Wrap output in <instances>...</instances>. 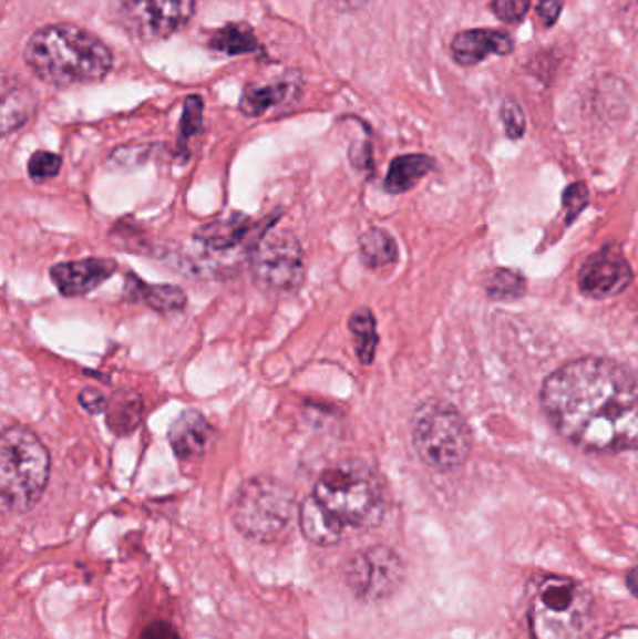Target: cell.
<instances>
[{
    "instance_id": "836d02e7",
    "label": "cell",
    "mask_w": 638,
    "mask_h": 639,
    "mask_svg": "<svg viewBox=\"0 0 638 639\" xmlns=\"http://www.w3.org/2000/svg\"><path fill=\"white\" fill-rule=\"evenodd\" d=\"M138 639H181V636L169 622L156 621L152 622L151 627H146L145 632L141 633Z\"/></svg>"
},
{
    "instance_id": "8fae6325",
    "label": "cell",
    "mask_w": 638,
    "mask_h": 639,
    "mask_svg": "<svg viewBox=\"0 0 638 639\" xmlns=\"http://www.w3.org/2000/svg\"><path fill=\"white\" fill-rule=\"evenodd\" d=\"M632 281L631 266L618 246L603 247L591 255L578 271L580 292L594 299L613 298Z\"/></svg>"
},
{
    "instance_id": "8992f818",
    "label": "cell",
    "mask_w": 638,
    "mask_h": 639,
    "mask_svg": "<svg viewBox=\"0 0 638 639\" xmlns=\"http://www.w3.org/2000/svg\"><path fill=\"white\" fill-rule=\"evenodd\" d=\"M298 502L289 484L270 475H257L241 483L230 503L236 529L254 543L281 540L298 516Z\"/></svg>"
},
{
    "instance_id": "5bb4252c",
    "label": "cell",
    "mask_w": 638,
    "mask_h": 639,
    "mask_svg": "<svg viewBox=\"0 0 638 639\" xmlns=\"http://www.w3.org/2000/svg\"><path fill=\"white\" fill-rule=\"evenodd\" d=\"M214 437H216L214 426L197 410L182 412L175 419V423L171 424V447L181 461H193L203 456L214 442Z\"/></svg>"
},
{
    "instance_id": "ac0fdd59",
    "label": "cell",
    "mask_w": 638,
    "mask_h": 639,
    "mask_svg": "<svg viewBox=\"0 0 638 639\" xmlns=\"http://www.w3.org/2000/svg\"><path fill=\"white\" fill-rule=\"evenodd\" d=\"M251 225H254L251 219H247L241 214H235L227 219H219L200 228L199 233L195 234V239L212 251H227V249L240 246L251 230Z\"/></svg>"
},
{
    "instance_id": "9a60e30c",
    "label": "cell",
    "mask_w": 638,
    "mask_h": 639,
    "mask_svg": "<svg viewBox=\"0 0 638 639\" xmlns=\"http://www.w3.org/2000/svg\"><path fill=\"white\" fill-rule=\"evenodd\" d=\"M298 524L303 537L317 546H336L343 538V529L347 527L313 494L300 503Z\"/></svg>"
},
{
    "instance_id": "f1b7e54d",
    "label": "cell",
    "mask_w": 638,
    "mask_h": 639,
    "mask_svg": "<svg viewBox=\"0 0 638 639\" xmlns=\"http://www.w3.org/2000/svg\"><path fill=\"white\" fill-rule=\"evenodd\" d=\"M502 122L506 127L507 137L521 138L526 130V118H524L523 109L512 97H506L501 107Z\"/></svg>"
},
{
    "instance_id": "7402d4cb",
    "label": "cell",
    "mask_w": 638,
    "mask_h": 639,
    "mask_svg": "<svg viewBox=\"0 0 638 639\" xmlns=\"http://www.w3.org/2000/svg\"><path fill=\"white\" fill-rule=\"evenodd\" d=\"M349 331L354 342L356 358L362 364L373 363L379 347V333H377V318L368 307L358 309L349 318Z\"/></svg>"
},
{
    "instance_id": "30bf717a",
    "label": "cell",
    "mask_w": 638,
    "mask_h": 639,
    "mask_svg": "<svg viewBox=\"0 0 638 639\" xmlns=\"http://www.w3.org/2000/svg\"><path fill=\"white\" fill-rule=\"evenodd\" d=\"M195 13V0H121V18L133 38L154 43L184 29Z\"/></svg>"
},
{
    "instance_id": "6da1fadb",
    "label": "cell",
    "mask_w": 638,
    "mask_h": 639,
    "mask_svg": "<svg viewBox=\"0 0 638 639\" xmlns=\"http://www.w3.org/2000/svg\"><path fill=\"white\" fill-rule=\"evenodd\" d=\"M542 406L560 436L594 453L638 449V374L605 358L575 359L545 380Z\"/></svg>"
},
{
    "instance_id": "1f68e13d",
    "label": "cell",
    "mask_w": 638,
    "mask_h": 639,
    "mask_svg": "<svg viewBox=\"0 0 638 639\" xmlns=\"http://www.w3.org/2000/svg\"><path fill=\"white\" fill-rule=\"evenodd\" d=\"M79 402L89 413H105L109 399L97 389H83L79 394Z\"/></svg>"
},
{
    "instance_id": "44dd1931",
    "label": "cell",
    "mask_w": 638,
    "mask_h": 639,
    "mask_svg": "<svg viewBox=\"0 0 638 639\" xmlns=\"http://www.w3.org/2000/svg\"><path fill=\"white\" fill-rule=\"evenodd\" d=\"M290 90H292V86L289 83H285V81H279V83L247 84L246 89H244V94H241L240 111L246 116H260L266 111H270V109L287 102Z\"/></svg>"
},
{
    "instance_id": "83f0119b",
    "label": "cell",
    "mask_w": 638,
    "mask_h": 639,
    "mask_svg": "<svg viewBox=\"0 0 638 639\" xmlns=\"http://www.w3.org/2000/svg\"><path fill=\"white\" fill-rule=\"evenodd\" d=\"M531 2L532 0H493L491 8L502 23L517 24L526 18Z\"/></svg>"
},
{
    "instance_id": "4316f807",
    "label": "cell",
    "mask_w": 638,
    "mask_h": 639,
    "mask_svg": "<svg viewBox=\"0 0 638 639\" xmlns=\"http://www.w3.org/2000/svg\"><path fill=\"white\" fill-rule=\"evenodd\" d=\"M61 167L62 157L59 154H53V152H48V150H38L29 159L27 171H29V176L37 184H42V182H48V179L54 178L56 174L61 173Z\"/></svg>"
},
{
    "instance_id": "e0dca14e",
    "label": "cell",
    "mask_w": 638,
    "mask_h": 639,
    "mask_svg": "<svg viewBox=\"0 0 638 639\" xmlns=\"http://www.w3.org/2000/svg\"><path fill=\"white\" fill-rule=\"evenodd\" d=\"M145 404L141 394L135 393L132 389H122L116 391L107 402L105 419H107L109 431L116 436H127L132 434L143 419Z\"/></svg>"
},
{
    "instance_id": "52a82bcc",
    "label": "cell",
    "mask_w": 638,
    "mask_h": 639,
    "mask_svg": "<svg viewBox=\"0 0 638 639\" xmlns=\"http://www.w3.org/2000/svg\"><path fill=\"white\" fill-rule=\"evenodd\" d=\"M412 447L425 466L452 472L463 466L472 449V432L457 408L431 399L415 408L410 419Z\"/></svg>"
},
{
    "instance_id": "5b68a950",
    "label": "cell",
    "mask_w": 638,
    "mask_h": 639,
    "mask_svg": "<svg viewBox=\"0 0 638 639\" xmlns=\"http://www.w3.org/2000/svg\"><path fill=\"white\" fill-rule=\"evenodd\" d=\"M534 639H590L596 627L594 597L580 581L547 576L531 598Z\"/></svg>"
},
{
    "instance_id": "7c38bea8",
    "label": "cell",
    "mask_w": 638,
    "mask_h": 639,
    "mask_svg": "<svg viewBox=\"0 0 638 639\" xmlns=\"http://www.w3.org/2000/svg\"><path fill=\"white\" fill-rule=\"evenodd\" d=\"M116 262L111 258H83L75 262L56 264L51 268V281L66 298L94 292L115 276Z\"/></svg>"
},
{
    "instance_id": "7a4b0ae2",
    "label": "cell",
    "mask_w": 638,
    "mask_h": 639,
    "mask_svg": "<svg viewBox=\"0 0 638 639\" xmlns=\"http://www.w3.org/2000/svg\"><path fill=\"white\" fill-rule=\"evenodd\" d=\"M24 60L45 83L73 86L107 78L115 56L89 30L72 23H54L45 24L29 38Z\"/></svg>"
},
{
    "instance_id": "f546056e",
    "label": "cell",
    "mask_w": 638,
    "mask_h": 639,
    "mask_svg": "<svg viewBox=\"0 0 638 639\" xmlns=\"http://www.w3.org/2000/svg\"><path fill=\"white\" fill-rule=\"evenodd\" d=\"M588 204V189L585 184H573L564 193V208H566L567 221L572 223L575 217L586 208Z\"/></svg>"
},
{
    "instance_id": "d6986e66",
    "label": "cell",
    "mask_w": 638,
    "mask_h": 639,
    "mask_svg": "<svg viewBox=\"0 0 638 639\" xmlns=\"http://www.w3.org/2000/svg\"><path fill=\"white\" fill-rule=\"evenodd\" d=\"M433 168V159L423 156V154H407V156L395 157L390 163V168L385 174L384 189L392 195L410 192Z\"/></svg>"
},
{
    "instance_id": "ffe728a7",
    "label": "cell",
    "mask_w": 638,
    "mask_h": 639,
    "mask_svg": "<svg viewBox=\"0 0 638 639\" xmlns=\"http://www.w3.org/2000/svg\"><path fill=\"white\" fill-rule=\"evenodd\" d=\"M358 251L369 269H380L398 262L399 247L392 234L382 228H369L358 239Z\"/></svg>"
},
{
    "instance_id": "e575fe53",
    "label": "cell",
    "mask_w": 638,
    "mask_h": 639,
    "mask_svg": "<svg viewBox=\"0 0 638 639\" xmlns=\"http://www.w3.org/2000/svg\"><path fill=\"white\" fill-rule=\"evenodd\" d=\"M627 589L638 598V567L631 568L627 573Z\"/></svg>"
},
{
    "instance_id": "9c48e42d",
    "label": "cell",
    "mask_w": 638,
    "mask_h": 639,
    "mask_svg": "<svg viewBox=\"0 0 638 639\" xmlns=\"http://www.w3.org/2000/svg\"><path fill=\"white\" fill-rule=\"evenodd\" d=\"M404 563L388 546L356 552L344 565V584L362 602H382L393 597L404 581Z\"/></svg>"
},
{
    "instance_id": "484cf974",
    "label": "cell",
    "mask_w": 638,
    "mask_h": 639,
    "mask_svg": "<svg viewBox=\"0 0 638 639\" xmlns=\"http://www.w3.org/2000/svg\"><path fill=\"white\" fill-rule=\"evenodd\" d=\"M203 100L199 96L186 97L182 111L181 130H178V146L187 148V143L203 132Z\"/></svg>"
},
{
    "instance_id": "d6a6232c",
    "label": "cell",
    "mask_w": 638,
    "mask_h": 639,
    "mask_svg": "<svg viewBox=\"0 0 638 639\" xmlns=\"http://www.w3.org/2000/svg\"><path fill=\"white\" fill-rule=\"evenodd\" d=\"M350 159L354 163L356 168L360 171H368V168L373 167V156H371V144L366 141V143H356L352 146V152H350Z\"/></svg>"
},
{
    "instance_id": "277c9868",
    "label": "cell",
    "mask_w": 638,
    "mask_h": 639,
    "mask_svg": "<svg viewBox=\"0 0 638 639\" xmlns=\"http://www.w3.org/2000/svg\"><path fill=\"white\" fill-rule=\"evenodd\" d=\"M51 454L42 440L23 424H12L0 436V503L4 513L24 514L37 507L48 488Z\"/></svg>"
},
{
    "instance_id": "cb8c5ba5",
    "label": "cell",
    "mask_w": 638,
    "mask_h": 639,
    "mask_svg": "<svg viewBox=\"0 0 638 639\" xmlns=\"http://www.w3.org/2000/svg\"><path fill=\"white\" fill-rule=\"evenodd\" d=\"M34 102L32 94L23 86H4L2 94V135L7 137L31 118Z\"/></svg>"
},
{
    "instance_id": "4dcf8cb0",
    "label": "cell",
    "mask_w": 638,
    "mask_h": 639,
    "mask_svg": "<svg viewBox=\"0 0 638 639\" xmlns=\"http://www.w3.org/2000/svg\"><path fill=\"white\" fill-rule=\"evenodd\" d=\"M562 10H564V0H542L537 4V19L545 29H550L560 19Z\"/></svg>"
},
{
    "instance_id": "603a6c76",
    "label": "cell",
    "mask_w": 638,
    "mask_h": 639,
    "mask_svg": "<svg viewBox=\"0 0 638 639\" xmlns=\"http://www.w3.org/2000/svg\"><path fill=\"white\" fill-rule=\"evenodd\" d=\"M208 45L217 53L238 56L255 53L259 49V40L249 24L229 23L212 34Z\"/></svg>"
},
{
    "instance_id": "3957f363",
    "label": "cell",
    "mask_w": 638,
    "mask_h": 639,
    "mask_svg": "<svg viewBox=\"0 0 638 639\" xmlns=\"http://www.w3.org/2000/svg\"><path fill=\"white\" fill-rule=\"evenodd\" d=\"M313 496L344 526L371 529L384 518L382 481L360 458H344L326 467L315 483Z\"/></svg>"
},
{
    "instance_id": "d4e9b609",
    "label": "cell",
    "mask_w": 638,
    "mask_h": 639,
    "mask_svg": "<svg viewBox=\"0 0 638 639\" xmlns=\"http://www.w3.org/2000/svg\"><path fill=\"white\" fill-rule=\"evenodd\" d=\"M526 288L523 277L512 269H496L487 279L488 298L515 299L521 298Z\"/></svg>"
},
{
    "instance_id": "4fadbf2b",
    "label": "cell",
    "mask_w": 638,
    "mask_h": 639,
    "mask_svg": "<svg viewBox=\"0 0 638 639\" xmlns=\"http://www.w3.org/2000/svg\"><path fill=\"white\" fill-rule=\"evenodd\" d=\"M512 53L513 40L501 30H463L452 40V56L461 66H476L491 54L506 56Z\"/></svg>"
},
{
    "instance_id": "d590c367",
    "label": "cell",
    "mask_w": 638,
    "mask_h": 639,
    "mask_svg": "<svg viewBox=\"0 0 638 639\" xmlns=\"http://www.w3.org/2000/svg\"><path fill=\"white\" fill-rule=\"evenodd\" d=\"M336 2L341 10H358L363 4H368L369 0H336Z\"/></svg>"
},
{
    "instance_id": "2e32d148",
    "label": "cell",
    "mask_w": 638,
    "mask_h": 639,
    "mask_svg": "<svg viewBox=\"0 0 638 639\" xmlns=\"http://www.w3.org/2000/svg\"><path fill=\"white\" fill-rule=\"evenodd\" d=\"M126 298L135 303H145L160 315H175L186 309L187 296L173 285H148L130 274L126 281Z\"/></svg>"
},
{
    "instance_id": "ba28073f",
    "label": "cell",
    "mask_w": 638,
    "mask_h": 639,
    "mask_svg": "<svg viewBox=\"0 0 638 639\" xmlns=\"http://www.w3.org/2000/svg\"><path fill=\"white\" fill-rule=\"evenodd\" d=\"M255 285L271 293H295L306 281V258L295 234L266 230L249 255Z\"/></svg>"
}]
</instances>
